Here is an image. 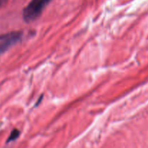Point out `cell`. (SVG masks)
Wrapping results in <instances>:
<instances>
[{"instance_id": "4", "label": "cell", "mask_w": 148, "mask_h": 148, "mask_svg": "<svg viewBox=\"0 0 148 148\" xmlns=\"http://www.w3.org/2000/svg\"><path fill=\"white\" fill-rule=\"evenodd\" d=\"M0 5H1V1H0Z\"/></svg>"}, {"instance_id": "2", "label": "cell", "mask_w": 148, "mask_h": 148, "mask_svg": "<svg viewBox=\"0 0 148 148\" xmlns=\"http://www.w3.org/2000/svg\"><path fill=\"white\" fill-rule=\"evenodd\" d=\"M22 36V33L19 31H14L0 35V55L19 42Z\"/></svg>"}, {"instance_id": "3", "label": "cell", "mask_w": 148, "mask_h": 148, "mask_svg": "<svg viewBox=\"0 0 148 148\" xmlns=\"http://www.w3.org/2000/svg\"><path fill=\"white\" fill-rule=\"evenodd\" d=\"M19 135H20L19 131H18V129H14V130L11 132L10 135V136H9V138H8L7 142L9 143V142L15 140L16 139H18V136H19Z\"/></svg>"}, {"instance_id": "1", "label": "cell", "mask_w": 148, "mask_h": 148, "mask_svg": "<svg viewBox=\"0 0 148 148\" xmlns=\"http://www.w3.org/2000/svg\"><path fill=\"white\" fill-rule=\"evenodd\" d=\"M52 0H32L23 10V18L26 22L35 20Z\"/></svg>"}]
</instances>
